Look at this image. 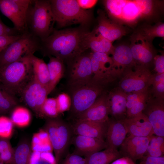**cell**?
<instances>
[{
    "mask_svg": "<svg viewBox=\"0 0 164 164\" xmlns=\"http://www.w3.org/2000/svg\"><path fill=\"white\" fill-rule=\"evenodd\" d=\"M13 123L10 119L5 116L0 117V137L7 138L12 135Z\"/></svg>",
    "mask_w": 164,
    "mask_h": 164,
    "instance_id": "cell-37",
    "label": "cell"
},
{
    "mask_svg": "<svg viewBox=\"0 0 164 164\" xmlns=\"http://www.w3.org/2000/svg\"><path fill=\"white\" fill-rule=\"evenodd\" d=\"M50 2L58 28L76 24L84 26L92 20L91 12L81 8L77 0H51Z\"/></svg>",
    "mask_w": 164,
    "mask_h": 164,
    "instance_id": "cell-5",
    "label": "cell"
},
{
    "mask_svg": "<svg viewBox=\"0 0 164 164\" xmlns=\"http://www.w3.org/2000/svg\"><path fill=\"white\" fill-rule=\"evenodd\" d=\"M108 121H96L77 120L72 129L76 135L104 140L106 137Z\"/></svg>",
    "mask_w": 164,
    "mask_h": 164,
    "instance_id": "cell-18",
    "label": "cell"
},
{
    "mask_svg": "<svg viewBox=\"0 0 164 164\" xmlns=\"http://www.w3.org/2000/svg\"><path fill=\"white\" fill-rule=\"evenodd\" d=\"M130 41L129 46L135 64L149 68L156 55L152 42L136 30L131 35Z\"/></svg>",
    "mask_w": 164,
    "mask_h": 164,
    "instance_id": "cell-11",
    "label": "cell"
},
{
    "mask_svg": "<svg viewBox=\"0 0 164 164\" xmlns=\"http://www.w3.org/2000/svg\"><path fill=\"white\" fill-rule=\"evenodd\" d=\"M31 119L30 112L27 108L16 106L12 109L10 119L13 124L18 127L23 128L28 126Z\"/></svg>",
    "mask_w": 164,
    "mask_h": 164,
    "instance_id": "cell-30",
    "label": "cell"
},
{
    "mask_svg": "<svg viewBox=\"0 0 164 164\" xmlns=\"http://www.w3.org/2000/svg\"><path fill=\"white\" fill-rule=\"evenodd\" d=\"M153 62L154 70L156 73L161 74L164 73V55L162 53L160 55H156L155 56Z\"/></svg>",
    "mask_w": 164,
    "mask_h": 164,
    "instance_id": "cell-41",
    "label": "cell"
},
{
    "mask_svg": "<svg viewBox=\"0 0 164 164\" xmlns=\"http://www.w3.org/2000/svg\"><path fill=\"white\" fill-rule=\"evenodd\" d=\"M41 40L28 31L0 52V69L40 50Z\"/></svg>",
    "mask_w": 164,
    "mask_h": 164,
    "instance_id": "cell-6",
    "label": "cell"
},
{
    "mask_svg": "<svg viewBox=\"0 0 164 164\" xmlns=\"http://www.w3.org/2000/svg\"><path fill=\"white\" fill-rule=\"evenodd\" d=\"M150 94L139 101L130 109L126 111L127 118L133 117L142 112Z\"/></svg>",
    "mask_w": 164,
    "mask_h": 164,
    "instance_id": "cell-40",
    "label": "cell"
},
{
    "mask_svg": "<svg viewBox=\"0 0 164 164\" xmlns=\"http://www.w3.org/2000/svg\"><path fill=\"white\" fill-rule=\"evenodd\" d=\"M142 113L148 118L154 134L164 137V99L154 97L150 94Z\"/></svg>",
    "mask_w": 164,
    "mask_h": 164,
    "instance_id": "cell-14",
    "label": "cell"
},
{
    "mask_svg": "<svg viewBox=\"0 0 164 164\" xmlns=\"http://www.w3.org/2000/svg\"><path fill=\"white\" fill-rule=\"evenodd\" d=\"M127 133L123 120H108L106 137V148L117 149L125 139Z\"/></svg>",
    "mask_w": 164,
    "mask_h": 164,
    "instance_id": "cell-23",
    "label": "cell"
},
{
    "mask_svg": "<svg viewBox=\"0 0 164 164\" xmlns=\"http://www.w3.org/2000/svg\"><path fill=\"white\" fill-rule=\"evenodd\" d=\"M111 164H136L135 162L126 156L121 157L112 162Z\"/></svg>",
    "mask_w": 164,
    "mask_h": 164,
    "instance_id": "cell-48",
    "label": "cell"
},
{
    "mask_svg": "<svg viewBox=\"0 0 164 164\" xmlns=\"http://www.w3.org/2000/svg\"><path fill=\"white\" fill-rule=\"evenodd\" d=\"M56 118L47 121L45 130L48 134L56 158L58 159L70 142L72 130L65 122Z\"/></svg>",
    "mask_w": 164,
    "mask_h": 164,
    "instance_id": "cell-9",
    "label": "cell"
},
{
    "mask_svg": "<svg viewBox=\"0 0 164 164\" xmlns=\"http://www.w3.org/2000/svg\"><path fill=\"white\" fill-rule=\"evenodd\" d=\"M89 31L83 27L55 29L41 40L40 50L44 56L71 60L88 49L87 42Z\"/></svg>",
    "mask_w": 164,
    "mask_h": 164,
    "instance_id": "cell-2",
    "label": "cell"
},
{
    "mask_svg": "<svg viewBox=\"0 0 164 164\" xmlns=\"http://www.w3.org/2000/svg\"><path fill=\"white\" fill-rule=\"evenodd\" d=\"M164 137L152 135L150 137L146 152L147 155L153 157L164 156Z\"/></svg>",
    "mask_w": 164,
    "mask_h": 164,
    "instance_id": "cell-32",
    "label": "cell"
},
{
    "mask_svg": "<svg viewBox=\"0 0 164 164\" xmlns=\"http://www.w3.org/2000/svg\"><path fill=\"white\" fill-rule=\"evenodd\" d=\"M121 157L117 149L107 148L87 156L85 164H109Z\"/></svg>",
    "mask_w": 164,
    "mask_h": 164,
    "instance_id": "cell-28",
    "label": "cell"
},
{
    "mask_svg": "<svg viewBox=\"0 0 164 164\" xmlns=\"http://www.w3.org/2000/svg\"><path fill=\"white\" fill-rule=\"evenodd\" d=\"M126 97L127 94L119 88L107 93L110 114L119 120L126 114Z\"/></svg>",
    "mask_w": 164,
    "mask_h": 164,
    "instance_id": "cell-24",
    "label": "cell"
},
{
    "mask_svg": "<svg viewBox=\"0 0 164 164\" xmlns=\"http://www.w3.org/2000/svg\"><path fill=\"white\" fill-rule=\"evenodd\" d=\"M30 147L26 142L21 143L16 148L14 157L16 164H28L31 155Z\"/></svg>",
    "mask_w": 164,
    "mask_h": 164,
    "instance_id": "cell-35",
    "label": "cell"
},
{
    "mask_svg": "<svg viewBox=\"0 0 164 164\" xmlns=\"http://www.w3.org/2000/svg\"><path fill=\"white\" fill-rule=\"evenodd\" d=\"M21 34L14 28H11L5 25L0 18V36H14Z\"/></svg>",
    "mask_w": 164,
    "mask_h": 164,
    "instance_id": "cell-44",
    "label": "cell"
},
{
    "mask_svg": "<svg viewBox=\"0 0 164 164\" xmlns=\"http://www.w3.org/2000/svg\"><path fill=\"white\" fill-rule=\"evenodd\" d=\"M111 57L112 73L115 79L121 76L126 69L135 65L128 45L123 44L115 47Z\"/></svg>",
    "mask_w": 164,
    "mask_h": 164,
    "instance_id": "cell-17",
    "label": "cell"
},
{
    "mask_svg": "<svg viewBox=\"0 0 164 164\" xmlns=\"http://www.w3.org/2000/svg\"><path fill=\"white\" fill-rule=\"evenodd\" d=\"M0 164H3L2 162H0Z\"/></svg>",
    "mask_w": 164,
    "mask_h": 164,
    "instance_id": "cell-52",
    "label": "cell"
},
{
    "mask_svg": "<svg viewBox=\"0 0 164 164\" xmlns=\"http://www.w3.org/2000/svg\"><path fill=\"white\" fill-rule=\"evenodd\" d=\"M22 34L14 36H0V52L12 42L19 38Z\"/></svg>",
    "mask_w": 164,
    "mask_h": 164,
    "instance_id": "cell-42",
    "label": "cell"
},
{
    "mask_svg": "<svg viewBox=\"0 0 164 164\" xmlns=\"http://www.w3.org/2000/svg\"><path fill=\"white\" fill-rule=\"evenodd\" d=\"M88 49L94 52L112 55L115 48L112 43L104 37L96 29L89 32L87 39Z\"/></svg>",
    "mask_w": 164,
    "mask_h": 164,
    "instance_id": "cell-25",
    "label": "cell"
},
{
    "mask_svg": "<svg viewBox=\"0 0 164 164\" xmlns=\"http://www.w3.org/2000/svg\"><path fill=\"white\" fill-rule=\"evenodd\" d=\"M40 156L41 158L53 164H55L56 160L52 152H40Z\"/></svg>",
    "mask_w": 164,
    "mask_h": 164,
    "instance_id": "cell-49",
    "label": "cell"
},
{
    "mask_svg": "<svg viewBox=\"0 0 164 164\" xmlns=\"http://www.w3.org/2000/svg\"><path fill=\"white\" fill-rule=\"evenodd\" d=\"M140 164H164V157L143 156L141 159Z\"/></svg>",
    "mask_w": 164,
    "mask_h": 164,
    "instance_id": "cell-43",
    "label": "cell"
},
{
    "mask_svg": "<svg viewBox=\"0 0 164 164\" xmlns=\"http://www.w3.org/2000/svg\"><path fill=\"white\" fill-rule=\"evenodd\" d=\"M56 99L60 114L70 109L71 105L70 96L66 93H62L59 94Z\"/></svg>",
    "mask_w": 164,
    "mask_h": 164,
    "instance_id": "cell-39",
    "label": "cell"
},
{
    "mask_svg": "<svg viewBox=\"0 0 164 164\" xmlns=\"http://www.w3.org/2000/svg\"><path fill=\"white\" fill-rule=\"evenodd\" d=\"M71 108L77 117L89 108L104 92V87L92 80L70 85Z\"/></svg>",
    "mask_w": 164,
    "mask_h": 164,
    "instance_id": "cell-7",
    "label": "cell"
},
{
    "mask_svg": "<svg viewBox=\"0 0 164 164\" xmlns=\"http://www.w3.org/2000/svg\"><path fill=\"white\" fill-rule=\"evenodd\" d=\"M86 160L80 155L74 154L66 159L64 164H85Z\"/></svg>",
    "mask_w": 164,
    "mask_h": 164,
    "instance_id": "cell-45",
    "label": "cell"
},
{
    "mask_svg": "<svg viewBox=\"0 0 164 164\" xmlns=\"http://www.w3.org/2000/svg\"><path fill=\"white\" fill-rule=\"evenodd\" d=\"M74 147V154L88 156L107 147L105 141L103 139L76 135L71 140Z\"/></svg>",
    "mask_w": 164,
    "mask_h": 164,
    "instance_id": "cell-21",
    "label": "cell"
},
{
    "mask_svg": "<svg viewBox=\"0 0 164 164\" xmlns=\"http://www.w3.org/2000/svg\"><path fill=\"white\" fill-rule=\"evenodd\" d=\"M30 59L33 78L46 87L48 91L50 76L47 64L43 59L38 58L34 54L31 55Z\"/></svg>",
    "mask_w": 164,
    "mask_h": 164,
    "instance_id": "cell-27",
    "label": "cell"
},
{
    "mask_svg": "<svg viewBox=\"0 0 164 164\" xmlns=\"http://www.w3.org/2000/svg\"><path fill=\"white\" fill-rule=\"evenodd\" d=\"M49 60L47 64L50 76L48 88L49 94L54 89L64 75L65 67L63 61L52 56H48Z\"/></svg>",
    "mask_w": 164,
    "mask_h": 164,
    "instance_id": "cell-26",
    "label": "cell"
},
{
    "mask_svg": "<svg viewBox=\"0 0 164 164\" xmlns=\"http://www.w3.org/2000/svg\"><path fill=\"white\" fill-rule=\"evenodd\" d=\"M149 94V90L126 94V111L130 109L138 101L148 96Z\"/></svg>",
    "mask_w": 164,
    "mask_h": 164,
    "instance_id": "cell-38",
    "label": "cell"
},
{
    "mask_svg": "<svg viewBox=\"0 0 164 164\" xmlns=\"http://www.w3.org/2000/svg\"><path fill=\"white\" fill-rule=\"evenodd\" d=\"M130 135L126 138L121 146L123 151L135 162L145 154L150 137Z\"/></svg>",
    "mask_w": 164,
    "mask_h": 164,
    "instance_id": "cell-20",
    "label": "cell"
},
{
    "mask_svg": "<svg viewBox=\"0 0 164 164\" xmlns=\"http://www.w3.org/2000/svg\"><path fill=\"white\" fill-rule=\"evenodd\" d=\"M98 25L96 30L104 37L112 43L126 35L128 30L125 27L111 19L101 9L97 12Z\"/></svg>",
    "mask_w": 164,
    "mask_h": 164,
    "instance_id": "cell-16",
    "label": "cell"
},
{
    "mask_svg": "<svg viewBox=\"0 0 164 164\" xmlns=\"http://www.w3.org/2000/svg\"><path fill=\"white\" fill-rule=\"evenodd\" d=\"M69 74V85L87 82L92 80L90 53H84L71 60Z\"/></svg>",
    "mask_w": 164,
    "mask_h": 164,
    "instance_id": "cell-15",
    "label": "cell"
},
{
    "mask_svg": "<svg viewBox=\"0 0 164 164\" xmlns=\"http://www.w3.org/2000/svg\"><path fill=\"white\" fill-rule=\"evenodd\" d=\"M11 148L10 143L6 139L0 138V153Z\"/></svg>",
    "mask_w": 164,
    "mask_h": 164,
    "instance_id": "cell-50",
    "label": "cell"
},
{
    "mask_svg": "<svg viewBox=\"0 0 164 164\" xmlns=\"http://www.w3.org/2000/svg\"><path fill=\"white\" fill-rule=\"evenodd\" d=\"M26 21L28 30L33 36L41 40L49 36L56 23L50 0H30Z\"/></svg>",
    "mask_w": 164,
    "mask_h": 164,
    "instance_id": "cell-3",
    "label": "cell"
},
{
    "mask_svg": "<svg viewBox=\"0 0 164 164\" xmlns=\"http://www.w3.org/2000/svg\"><path fill=\"white\" fill-rule=\"evenodd\" d=\"M110 114L107 93L104 92L89 108L77 117V120L108 121Z\"/></svg>",
    "mask_w": 164,
    "mask_h": 164,
    "instance_id": "cell-19",
    "label": "cell"
},
{
    "mask_svg": "<svg viewBox=\"0 0 164 164\" xmlns=\"http://www.w3.org/2000/svg\"><path fill=\"white\" fill-rule=\"evenodd\" d=\"M59 114L56 98H47L41 107L40 116L53 118H56Z\"/></svg>",
    "mask_w": 164,
    "mask_h": 164,
    "instance_id": "cell-36",
    "label": "cell"
},
{
    "mask_svg": "<svg viewBox=\"0 0 164 164\" xmlns=\"http://www.w3.org/2000/svg\"><path fill=\"white\" fill-rule=\"evenodd\" d=\"M3 113L2 111L0 109V114Z\"/></svg>",
    "mask_w": 164,
    "mask_h": 164,
    "instance_id": "cell-51",
    "label": "cell"
},
{
    "mask_svg": "<svg viewBox=\"0 0 164 164\" xmlns=\"http://www.w3.org/2000/svg\"><path fill=\"white\" fill-rule=\"evenodd\" d=\"M136 30L144 37L152 42L155 37H164V23L161 22H159L153 25L142 26Z\"/></svg>",
    "mask_w": 164,
    "mask_h": 164,
    "instance_id": "cell-31",
    "label": "cell"
},
{
    "mask_svg": "<svg viewBox=\"0 0 164 164\" xmlns=\"http://www.w3.org/2000/svg\"><path fill=\"white\" fill-rule=\"evenodd\" d=\"M49 94L47 88L33 77L24 88L20 95L25 103L40 115L41 107Z\"/></svg>",
    "mask_w": 164,
    "mask_h": 164,
    "instance_id": "cell-13",
    "label": "cell"
},
{
    "mask_svg": "<svg viewBox=\"0 0 164 164\" xmlns=\"http://www.w3.org/2000/svg\"><path fill=\"white\" fill-rule=\"evenodd\" d=\"M17 103L15 96L0 86V109L3 113L12 110L17 106Z\"/></svg>",
    "mask_w": 164,
    "mask_h": 164,
    "instance_id": "cell-34",
    "label": "cell"
},
{
    "mask_svg": "<svg viewBox=\"0 0 164 164\" xmlns=\"http://www.w3.org/2000/svg\"><path fill=\"white\" fill-rule=\"evenodd\" d=\"M163 1L105 0L103 1L106 15L111 19L132 28L142 21H153L163 12Z\"/></svg>",
    "mask_w": 164,
    "mask_h": 164,
    "instance_id": "cell-1",
    "label": "cell"
},
{
    "mask_svg": "<svg viewBox=\"0 0 164 164\" xmlns=\"http://www.w3.org/2000/svg\"><path fill=\"white\" fill-rule=\"evenodd\" d=\"M152 75L149 68L135 64L124 71L119 88L126 94L149 90Z\"/></svg>",
    "mask_w": 164,
    "mask_h": 164,
    "instance_id": "cell-8",
    "label": "cell"
},
{
    "mask_svg": "<svg viewBox=\"0 0 164 164\" xmlns=\"http://www.w3.org/2000/svg\"><path fill=\"white\" fill-rule=\"evenodd\" d=\"M14 155L13 150L11 148L0 153V161L9 162L12 159Z\"/></svg>",
    "mask_w": 164,
    "mask_h": 164,
    "instance_id": "cell-47",
    "label": "cell"
},
{
    "mask_svg": "<svg viewBox=\"0 0 164 164\" xmlns=\"http://www.w3.org/2000/svg\"><path fill=\"white\" fill-rule=\"evenodd\" d=\"M77 2L81 8L87 10L94 7L98 2L96 0H77Z\"/></svg>",
    "mask_w": 164,
    "mask_h": 164,
    "instance_id": "cell-46",
    "label": "cell"
},
{
    "mask_svg": "<svg viewBox=\"0 0 164 164\" xmlns=\"http://www.w3.org/2000/svg\"><path fill=\"white\" fill-rule=\"evenodd\" d=\"M30 0H0V10L21 34L28 30L26 15Z\"/></svg>",
    "mask_w": 164,
    "mask_h": 164,
    "instance_id": "cell-10",
    "label": "cell"
},
{
    "mask_svg": "<svg viewBox=\"0 0 164 164\" xmlns=\"http://www.w3.org/2000/svg\"><path fill=\"white\" fill-rule=\"evenodd\" d=\"M31 55L0 69V86L15 97L33 78Z\"/></svg>",
    "mask_w": 164,
    "mask_h": 164,
    "instance_id": "cell-4",
    "label": "cell"
},
{
    "mask_svg": "<svg viewBox=\"0 0 164 164\" xmlns=\"http://www.w3.org/2000/svg\"><path fill=\"white\" fill-rule=\"evenodd\" d=\"M31 148L33 151L52 152L53 148L48 134L45 130H41L33 135Z\"/></svg>",
    "mask_w": 164,
    "mask_h": 164,
    "instance_id": "cell-29",
    "label": "cell"
},
{
    "mask_svg": "<svg viewBox=\"0 0 164 164\" xmlns=\"http://www.w3.org/2000/svg\"><path fill=\"white\" fill-rule=\"evenodd\" d=\"M92 71V81L104 87L115 79L112 73V61L111 56L106 54L92 52L90 53Z\"/></svg>",
    "mask_w": 164,
    "mask_h": 164,
    "instance_id": "cell-12",
    "label": "cell"
},
{
    "mask_svg": "<svg viewBox=\"0 0 164 164\" xmlns=\"http://www.w3.org/2000/svg\"><path fill=\"white\" fill-rule=\"evenodd\" d=\"M152 88L150 93L152 96L164 99V73L152 74L150 86Z\"/></svg>",
    "mask_w": 164,
    "mask_h": 164,
    "instance_id": "cell-33",
    "label": "cell"
},
{
    "mask_svg": "<svg viewBox=\"0 0 164 164\" xmlns=\"http://www.w3.org/2000/svg\"><path fill=\"white\" fill-rule=\"evenodd\" d=\"M128 133L130 135L149 137L154 134L148 118L142 112L135 117L123 120Z\"/></svg>",
    "mask_w": 164,
    "mask_h": 164,
    "instance_id": "cell-22",
    "label": "cell"
}]
</instances>
